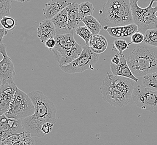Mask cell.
I'll return each mask as SVG.
<instances>
[{
	"label": "cell",
	"instance_id": "cell-33",
	"mask_svg": "<svg viewBox=\"0 0 157 145\" xmlns=\"http://www.w3.org/2000/svg\"><path fill=\"white\" fill-rule=\"evenodd\" d=\"M120 62H121V56L119 54L115 55L113 57H112L111 63L118 64Z\"/></svg>",
	"mask_w": 157,
	"mask_h": 145
},
{
	"label": "cell",
	"instance_id": "cell-31",
	"mask_svg": "<svg viewBox=\"0 0 157 145\" xmlns=\"http://www.w3.org/2000/svg\"><path fill=\"white\" fill-rule=\"evenodd\" d=\"M56 44V42L55 38H50L49 39L47 40L44 44L47 48H48L50 50L52 51V50L55 47Z\"/></svg>",
	"mask_w": 157,
	"mask_h": 145
},
{
	"label": "cell",
	"instance_id": "cell-4",
	"mask_svg": "<svg viewBox=\"0 0 157 145\" xmlns=\"http://www.w3.org/2000/svg\"><path fill=\"white\" fill-rule=\"evenodd\" d=\"M127 63L136 78L157 72V47L142 42L131 52Z\"/></svg>",
	"mask_w": 157,
	"mask_h": 145
},
{
	"label": "cell",
	"instance_id": "cell-22",
	"mask_svg": "<svg viewBox=\"0 0 157 145\" xmlns=\"http://www.w3.org/2000/svg\"><path fill=\"white\" fill-rule=\"evenodd\" d=\"M142 84L145 88L157 92V72L144 76L142 78Z\"/></svg>",
	"mask_w": 157,
	"mask_h": 145
},
{
	"label": "cell",
	"instance_id": "cell-11",
	"mask_svg": "<svg viewBox=\"0 0 157 145\" xmlns=\"http://www.w3.org/2000/svg\"><path fill=\"white\" fill-rule=\"evenodd\" d=\"M0 118L1 142L10 136L26 132L23 126L22 120L8 118L5 115L1 116Z\"/></svg>",
	"mask_w": 157,
	"mask_h": 145
},
{
	"label": "cell",
	"instance_id": "cell-21",
	"mask_svg": "<svg viewBox=\"0 0 157 145\" xmlns=\"http://www.w3.org/2000/svg\"><path fill=\"white\" fill-rule=\"evenodd\" d=\"M82 21L88 29L90 30L93 35L99 34L102 29V25L99 21L95 18L93 16H89L82 18Z\"/></svg>",
	"mask_w": 157,
	"mask_h": 145
},
{
	"label": "cell",
	"instance_id": "cell-7",
	"mask_svg": "<svg viewBox=\"0 0 157 145\" xmlns=\"http://www.w3.org/2000/svg\"><path fill=\"white\" fill-rule=\"evenodd\" d=\"M34 113L35 106L30 97L17 87L9 108L5 115L9 118L23 120L33 115Z\"/></svg>",
	"mask_w": 157,
	"mask_h": 145
},
{
	"label": "cell",
	"instance_id": "cell-2",
	"mask_svg": "<svg viewBox=\"0 0 157 145\" xmlns=\"http://www.w3.org/2000/svg\"><path fill=\"white\" fill-rule=\"evenodd\" d=\"M135 82L132 79L107 72L100 88L102 98L115 107L127 106L132 99Z\"/></svg>",
	"mask_w": 157,
	"mask_h": 145
},
{
	"label": "cell",
	"instance_id": "cell-28",
	"mask_svg": "<svg viewBox=\"0 0 157 145\" xmlns=\"http://www.w3.org/2000/svg\"><path fill=\"white\" fill-rule=\"evenodd\" d=\"M1 25L7 30H12L16 26V21L10 16H5L1 18Z\"/></svg>",
	"mask_w": 157,
	"mask_h": 145
},
{
	"label": "cell",
	"instance_id": "cell-10",
	"mask_svg": "<svg viewBox=\"0 0 157 145\" xmlns=\"http://www.w3.org/2000/svg\"><path fill=\"white\" fill-rule=\"evenodd\" d=\"M0 53L2 59L0 61V82L1 85L13 83L15 76V69L12 60L6 52L5 44L0 45Z\"/></svg>",
	"mask_w": 157,
	"mask_h": 145
},
{
	"label": "cell",
	"instance_id": "cell-13",
	"mask_svg": "<svg viewBox=\"0 0 157 145\" xmlns=\"http://www.w3.org/2000/svg\"><path fill=\"white\" fill-rule=\"evenodd\" d=\"M120 56L121 62L119 63L118 64L110 63V68L113 73L112 74L115 76L128 78L132 79L134 81L138 83L139 80L138 78L134 76L133 72L131 71L130 68L128 64L127 59L125 57V56L123 54L120 55Z\"/></svg>",
	"mask_w": 157,
	"mask_h": 145
},
{
	"label": "cell",
	"instance_id": "cell-27",
	"mask_svg": "<svg viewBox=\"0 0 157 145\" xmlns=\"http://www.w3.org/2000/svg\"><path fill=\"white\" fill-rule=\"evenodd\" d=\"M113 51H118L119 54H123V53L124 50L129 48V44L127 43L125 40H115L112 45Z\"/></svg>",
	"mask_w": 157,
	"mask_h": 145
},
{
	"label": "cell",
	"instance_id": "cell-35",
	"mask_svg": "<svg viewBox=\"0 0 157 145\" xmlns=\"http://www.w3.org/2000/svg\"><path fill=\"white\" fill-rule=\"evenodd\" d=\"M155 15H156V16H157V12H156V13H155Z\"/></svg>",
	"mask_w": 157,
	"mask_h": 145
},
{
	"label": "cell",
	"instance_id": "cell-26",
	"mask_svg": "<svg viewBox=\"0 0 157 145\" xmlns=\"http://www.w3.org/2000/svg\"><path fill=\"white\" fill-rule=\"evenodd\" d=\"M11 0H0V18L10 16V10L11 9Z\"/></svg>",
	"mask_w": 157,
	"mask_h": 145
},
{
	"label": "cell",
	"instance_id": "cell-29",
	"mask_svg": "<svg viewBox=\"0 0 157 145\" xmlns=\"http://www.w3.org/2000/svg\"><path fill=\"white\" fill-rule=\"evenodd\" d=\"M144 34L142 33L137 31L133 34L131 36V42L129 43V45L132 44H140L142 42H144Z\"/></svg>",
	"mask_w": 157,
	"mask_h": 145
},
{
	"label": "cell",
	"instance_id": "cell-23",
	"mask_svg": "<svg viewBox=\"0 0 157 145\" xmlns=\"http://www.w3.org/2000/svg\"><path fill=\"white\" fill-rule=\"evenodd\" d=\"M95 9L90 2H83L78 5V15L80 20L89 16H92Z\"/></svg>",
	"mask_w": 157,
	"mask_h": 145
},
{
	"label": "cell",
	"instance_id": "cell-24",
	"mask_svg": "<svg viewBox=\"0 0 157 145\" xmlns=\"http://www.w3.org/2000/svg\"><path fill=\"white\" fill-rule=\"evenodd\" d=\"M75 33L84 40V41L86 43V45H88L91 38L93 36L90 30L86 26L77 27L75 30Z\"/></svg>",
	"mask_w": 157,
	"mask_h": 145
},
{
	"label": "cell",
	"instance_id": "cell-18",
	"mask_svg": "<svg viewBox=\"0 0 157 145\" xmlns=\"http://www.w3.org/2000/svg\"><path fill=\"white\" fill-rule=\"evenodd\" d=\"M66 9L68 14L67 30L69 31L75 30L82 21L78 15V4L76 2L69 3Z\"/></svg>",
	"mask_w": 157,
	"mask_h": 145
},
{
	"label": "cell",
	"instance_id": "cell-12",
	"mask_svg": "<svg viewBox=\"0 0 157 145\" xmlns=\"http://www.w3.org/2000/svg\"><path fill=\"white\" fill-rule=\"evenodd\" d=\"M17 87L15 83L0 86V115H5L9 108L10 103L15 95Z\"/></svg>",
	"mask_w": 157,
	"mask_h": 145
},
{
	"label": "cell",
	"instance_id": "cell-16",
	"mask_svg": "<svg viewBox=\"0 0 157 145\" xmlns=\"http://www.w3.org/2000/svg\"><path fill=\"white\" fill-rule=\"evenodd\" d=\"M1 145H35L32 136L27 132L10 136L1 142Z\"/></svg>",
	"mask_w": 157,
	"mask_h": 145
},
{
	"label": "cell",
	"instance_id": "cell-8",
	"mask_svg": "<svg viewBox=\"0 0 157 145\" xmlns=\"http://www.w3.org/2000/svg\"><path fill=\"white\" fill-rule=\"evenodd\" d=\"M99 59V54L93 52L89 46L85 45L83 47L82 54L78 58L67 65L60 66V68L67 74L82 72L87 70H93Z\"/></svg>",
	"mask_w": 157,
	"mask_h": 145
},
{
	"label": "cell",
	"instance_id": "cell-20",
	"mask_svg": "<svg viewBox=\"0 0 157 145\" xmlns=\"http://www.w3.org/2000/svg\"><path fill=\"white\" fill-rule=\"evenodd\" d=\"M52 21L56 30L68 31V14L67 9L55 16L54 18H52Z\"/></svg>",
	"mask_w": 157,
	"mask_h": 145
},
{
	"label": "cell",
	"instance_id": "cell-3",
	"mask_svg": "<svg viewBox=\"0 0 157 145\" xmlns=\"http://www.w3.org/2000/svg\"><path fill=\"white\" fill-rule=\"evenodd\" d=\"M99 22L105 30L134 24L130 0H107L100 11Z\"/></svg>",
	"mask_w": 157,
	"mask_h": 145
},
{
	"label": "cell",
	"instance_id": "cell-34",
	"mask_svg": "<svg viewBox=\"0 0 157 145\" xmlns=\"http://www.w3.org/2000/svg\"><path fill=\"white\" fill-rule=\"evenodd\" d=\"M13 1H15L20 2H29L31 0H13Z\"/></svg>",
	"mask_w": 157,
	"mask_h": 145
},
{
	"label": "cell",
	"instance_id": "cell-6",
	"mask_svg": "<svg viewBox=\"0 0 157 145\" xmlns=\"http://www.w3.org/2000/svg\"><path fill=\"white\" fill-rule=\"evenodd\" d=\"M139 0H130V7L134 24L138 27V31L144 34L148 30L157 29V18L155 13L157 5L153 7L157 0H151L147 7L142 8L138 6Z\"/></svg>",
	"mask_w": 157,
	"mask_h": 145
},
{
	"label": "cell",
	"instance_id": "cell-19",
	"mask_svg": "<svg viewBox=\"0 0 157 145\" xmlns=\"http://www.w3.org/2000/svg\"><path fill=\"white\" fill-rule=\"evenodd\" d=\"M89 47L93 52L100 54L105 51L108 48V41L105 36L100 34L93 35L89 43Z\"/></svg>",
	"mask_w": 157,
	"mask_h": 145
},
{
	"label": "cell",
	"instance_id": "cell-30",
	"mask_svg": "<svg viewBox=\"0 0 157 145\" xmlns=\"http://www.w3.org/2000/svg\"><path fill=\"white\" fill-rule=\"evenodd\" d=\"M54 124H52V123H46L45 124H44L41 128V132L44 136L50 133L54 127Z\"/></svg>",
	"mask_w": 157,
	"mask_h": 145
},
{
	"label": "cell",
	"instance_id": "cell-14",
	"mask_svg": "<svg viewBox=\"0 0 157 145\" xmlns=\"http://www.w3.org/2000/svg\"><path fill=\"white\" fill-rule=\"evenodd\" d=\"M69 2L67 0H51L46 3L44 9V17L52 20L63 10L67 8Z\"/></svg>",
	"mask_w": 157,
	"mask_h": 145
},
{
	"label": "cell",
	"instance_id": "cell-32",
	"mask_svg": "<svg viewBox=\"0 0 157 145\" xmlns=\"http://www.w3.org/2000/svg\"><path fill=\"white\" fill-rule=\"evenodd\" d=\"M7 33H8L7 30L5 29H4L3 27L0 29V43H1V44L3 43L2 41H3V38H4V37H5L7 35Z\"/></svg>",
	"mask_w": 157,
	"mask_h": 145
},
{
	"label": "cell",
	"instance_id": "cell-17",
	"mask_svg": "<svg viewBox=\"0 0 157 145\" xmlns=\"http://www.w3.org/2000/svg\"><path fill=\"white\" fill-rule=\"evenodd\" d=\"M106 30L113 37H128L138 31V27L135 24L117 27H109Z\"/></svg>",
	"mask_w": 157,
	"mask_h": 145
},
{
	"label": "cell",
	"instance_id": "cell-1",
	"mask_svg": "<svg viewBox=\"0 0 157 145\" xmlns=\"http://www.w3.org/2000/svg\"><path fill=\"white\" fill-rule=\"evenodd\" d=\"M35 106L33 115L22 120L25 130L32 136L41 137L42 126L46 123L55 124L57 109L54 103L41 91H32L28 93Z\"/></svg>",
	"mask_w": 157,
	"mask_h": 145
},
{
	"label": "cell",
	"instance_id": "cell-5",
	"mask_svg": "<svg viewBox=\"0 0 157 145\" xmlns=\"http://www.w3.org/2000/svg\"><path fill=\"white\" fill-rule=\"evenodd\" d=\"M55 39L56 44L52 51L59 66L71 63L82 54L83 48L76 42L73 33H59Z\"/></svg>",
	"mask_w": 157,
	"mask_h": 145
},
{
	"label": "cell",
	"instance_id": "cell-25",
	"mask_svg": "<svg viewBox=\"0 0 157 145\" xmlns=\"http://www.w3.org/2000/svg\"><path fill=\"white\" fill-rule=\"evenodd\" d=\"M144 42L148 45L157 47V29L148 30L145 32Z\"/></svg>",
	"mask_w": 157,
	"mask_h": 145
},
{
	"label": "cell",
	"instance_id": "cell-9",
	"mask_svg": "<svg viewBox=\"0 0 157 145\" xmlns=\"http://www.w3.org/2000/svg\"><path fill=\"white\" fill-rule=\"evenodd\" d=\"M132 100L139 108L157 113V92L145 88L143 85L135 84Z\"/></svg>",
	"mask_w": 157,
	"mask_h": 145
},
{
	"label": "cell",
	"instance_id": "cell-15",
	"mask_svg": "<svg viewBox=\"0 0 157 145\" xmlns=\"http://www.w3.org/2000/svg\"><path fill=\"white\" fill-rule=\"evenodd\" d=\"M57 30L52 20L45 19L40 23L37 28V35L40 41L45 44L47 40L55 38L57 35Z\"/></svg>",
	"mask_w": 157,
	"mask_h": 145
}]
</instances>
